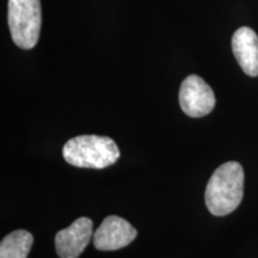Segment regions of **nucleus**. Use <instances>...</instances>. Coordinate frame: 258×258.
<instances>
[{
    "mask_svg": "<svg viewBox=\"0 0 258 258\" xmlns=\"http://www.w3.org/2000/svg\"><path fill=\"white\" fill-rule=\"evenodd\" d=\"M8 23L15 44L22 49L34 48L42 25L40 0H9Z\"/></svg>",
    "mask_w": 258,
    "mask_h": 258,
    "instance_id": "7ed1b4c3",
    "label": "nucleus"
},
{
    "mask_svg": "<svg viewBox=\"0 0 258 258\" xmlns=\"http://www.w3.org/2000/svg\"><path fill=\"white\" fill-rule=\"evenodd\" d=\"M34 237L30 232L17 230L9 233L0 244V258H27Z\"/></svg>",
    "mask_w": 258,
    "mask_h": 258,
    "instance_id": "6e6552de",
    "label": "nucleus"
},
{
    "mask_svg": "<svg viewBox=\"0 0 258 258\" xmlns=\"http://www.w3.org/2000/svg\"><path fill=\"white\" fill-rule=\"evenodd\" d=\"M93 235V222L89 218H79L55 235V249L60 258H78Z\"/></svg>",
    "mask_w": 258,
    "mask_h": 258,
    "instance_id": "423d86ee",
    "label": "nucleus"
},
{
    "mask_svg": "<svg viewBox=\"0 0 258 258\" xmlns=\"http://www.w3.org/2000/svg\"><path fill=\"white\" fill-rule=\"evenodd\" d=\"M232 50L241 70L250 77L258 76V36L252 29L241 27L232 37Z\"/></svg>",
    "mask_w": 258,
    "mask_h": 258,
    "instance_id": "0eeeda50",
    "label": "nucleus"
},
{
    "mask_svg": "<svg viewBox=\"0 0 258 258\" xmlns=\"http://www.w3.org/2000/svg\"><path fill=\"white\" fill-rule=\"evenodd\" d=\"M215 95L201 77L191 74L183 80L179 89V105L190 117H202L214 109Z\"/></svg>",
    "mask_w": 258,
    "mask_h": 258,
    "instance_id": "20e7f679",
    "label": "nucleus"
},
{
    "mask_svg": "<svg viewBox=\"0 0 258 258\" xmlns=\"http://www.w3.org/2000/svg\"><path fill=\"white\" fill-rule=\"evenodd\" d=\"M243 195V167L237 161H228L219 166L208 180L205 194L206 206L215 217H225L238 208Z\"/></svg>",
    "mask_w": 258,
    "mask_h": 258,
    "instance_id": "f257e3e1",
    "label": "nucleus"
},
{
    "mask_svg": "<svg viewBox=\"0 0 258 258\" xmlns=\"http://www.w3.org/2000/svg\"><path fill=\"white\" fill-rule=\"evenodd\" d=\"M137 235L138 231L127 220L110 215L93 233V245L97 250L115 251L131 244Z\"/></svg>",
    "mask_w": 258,
    "mask_h": 258,
    "instance_id": "39448f33",
    "label": "nucleus"
},
{
    "mask_svg": "<svg viewBox=\"0 0 258 258\" xmlns=\"http://www.w3.org/2000/svg\"><path fill=\"white\" fill-rule=\"evenodd\" d=\"M62 156L64 160L73 166L104 169L118 160L120 150L109 137L79 135L64 144Z\"/></svg>",
    "mask_w": 258,
    "mask_h": 258,
    "instance_id": "f03ea898",
    "label": "nucleus"
}]
</instances>
